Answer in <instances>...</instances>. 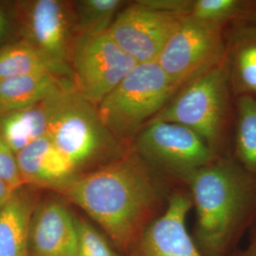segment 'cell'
Wrapping results in <instances>:
<instances>
[{
	"mask_svg": "<svg viewBox=\"0 0 256 256\" xmlns=\"http://www.w3.org/2000/svg\"><path fill=\"white\" fill-rule=\"evenodd\" d=\"M61 194L124 250L136 244L162 202L155 170L132 148L118 160L78 176Z\"/></svg>",
	"mask_w": 256,
	"mask_h": 256,
	"instance_id": "obj_1",
	"label": "cell"
},
{
	"mask_svg": "<svg viewBox=\"0 0 256 256\" xmlns=\"http://www.w3.org/2000/svg\"><path fill=\"white\" fill-rule=\"evenodd\" d=\"M196 210V239L204 256H223L256 223V176L234 158H216L185 178Z\"/></svg>",
	"mask_w": 256,
	"mask_h": 256,
	"instance_id": "obj_2",
	"label": "cell"
},
{
	"mask_svg": "<svg viewBox=\"0 0 256 256\" xmlns=\"http://www.w3.org/2000/svg\"><path fill=\"white\" fill-rule=\"evenodd\" d=\"M176 90L156 61L137 64L97 106V111L115 137L131 144L171 101Z\"/></svg>",
	"mask_w": 256,
	"mask_h": 256,
	"instance_id": "obj_3",
	"label": "cell"
},
{
	"mask_svg": "<svg viewBox=\"0 0 256 256\" xmlns=\"http://www.w3.org/2000/svg\"><path fill=\"white\" fill-rule=\"evenodd\" d=\"M81 176L118 160L131 148L104 126L97 106L75 90L48 133Z\"/></svg>",
	"mask_w": 256,
	"mask_h": 256,
	"instance_id": "obj_4",
	"label": "cell"
},
{
	"mask_svg": "<svg viewBox=\"0 0 256 256\" xmlns=\"http://www.w3.org/2000/svg\"><path fill=\"white\" fill-rule=\"evenodd\" d=\"M232 93L223 64L180 88L153 120L176 122L192 129L218 152L229 120Z\"/></svg>",
	"mask_w": 256,
	"mask_h": 256,
	"instance_id": "obj_5",
	"label": "cell"
},
{
	"mask_svg": "<svg viewBox=\"0 0 256 256\" xmlns=\"http://www.w3.org/2000/svg\"><path fill=\"white\" fill-rule=\"evenodd\" d=\"M131 148L154 170L162 169L184 178L218 158L216 152L192 129L165 120L150 122Z\"/></svg>",
	"mask_w": 256,
	"mask_h": 256,
	"instance_id": "obj_6",
	"label": "cell"
},
{
	"mask_svg": "<svg viewBox=\"0 0 256 256\" xmlns=\"http://www.w3.org/2000/svg\"><path fill=\"white\" fill-rule=\"evenodd\" d=\"M225 28L184 18L158 56V64L180 88L198 75L223 64Z\"/></svg>",
	"mask_w": 256,
	"mask_h": 256,
	"instance_id": "obj_7",
	"label": "cell"
},
{
	"mask_svg": "<svg viewBox=\"0 0 256 256\" xmlns=\"http://www.w3.org/2000/svg\"><path fill=\"white\" fill-rule=\"evenodd\" d=\"M108 32L75 37L70 66L77 92L98 106L135 66Z\"/></svg>",
	"mask_w": 256,
	"mask_h": 256,
	"instance_id": "obj_8",
	"label": "cell"
},
{
	"mask_svg": "<svg viewBox=\"0 0 256 256\" xmlns=\"http://www.w3.org/2000/svg\"><path fill=\"white\" fill-rule=\"evenodd\" d=\"M24 39L55 76L74 82L70 55L75 37L72 5L59 0L28 2L23 10Z\"/></svg>",
	"mask_w": 256,
	"mask_h": 256,
	"instance_id": "obj_9",
	"label": "cell"
},
{
	"mask_svg": "<svg viewBox=\"0 0 256 256\" xmlns=\"http://www.w3.org/2000/svg\"><path fill=\"white\" fill-rule=\"evenodd\" d=\"M184 18L156 0H138L120 12L108 32L137 64L155 62Z\"/></svg>",
	"mask_w": 256,
	"mask_h": 256,
	"instance_id": "obj_10",
	"label": "cell"
},
{
	"mask_svg": "<svg viewBox=\"0 0 256 256\" xmlns=\"http://www.w3.org/2000/svg\"><path fill=\"white\" fill-rule=\"evenodd\" d=\"M192 205L186 194H173L162 214L147 226L133 246L131 256H204L186 227Z\"/></svg>",
	"mask_w": 256,
	"mask_h": 256,
	"instance_id": "obj_11",
	"label": "cell"
},
{
	"mask_svg": "<svg viewBox=\"0 0 256 256\" xmlns=\"http://www.w3.org/2000/svg\"><path fill=\"white\" fill-rule=\"evenodd\" d=\"M77 216L64 202L46 198L36 204L28 225L30 256H76Z\"/></svg>",
	"mask_w": 256,
	"mask_h": 256,
	"instance_id": "obj_12",
	"label": "cell"
},
{
	"mask_svg": "<svg viewBox=\"0 0 256 256\" xmlns=\"http://www.w3.org/2000/svg\"><path fill=\"white\" fill-rule=\"evenodd\" d=\"M19 172L24 185L62 192L81 174L46 134L16 154Z\"/></svg>",
	"mask_w": 256,
	"mask_h": 256,
	"instance_id": "obj_13",
	"label": "cell"
},
{
	"mask_svg": "<svg viewBox=\"0 0 256 256\" xmlns=\"http://www.w3.org/2000/svg\"><path fill=\"white\" fill-rule=\"evenodd\" d=\"M229 27L225 32L223 66L232 96L256 99V20Z\"/></svg>",
	"mask_w": 256,
	"mask_h": 256,
	"instance_id": "obj_14",
	"label": "cell"
},
{
	"mask_svg": "<svg viewBox=\"0 0 256 256\" xmlns=\"http://www.w3.org/2000/svg\"><path fill=\"white\" fill-rule=\"evenodd\" d=\"M75 86L30 106L0 115V136L16 155L37 138L46 135Z\"/></svg>",
	"mask_w": 256,
	"mask_h": 256,
	"instance_id": "obj_15",
	"label": "cell"
},
{
	"mask_svg": "<svg viewBox=\"0 0 256 256\" xmlns=\"http://www.w3.org/2000/svg\"><path fill=\"white\" fill-rule=\"evenodd\" d=\"M72 86V81L50 72L0 80V115L25 108Z\"/></svg>",
	"mask_w": 256,
	"mask_h": 256,
	"instance_id": "obj_16",
	"label": "cell"
},
{
	"mask_svg": "<svg viewBox=\"0 0 256 256\" xmlns=\"http://www.w3.org/2000/svg\"><path fill=\"white\" fill-rule=\"evenodd\" d=\"M36 204L22 187L0 209V256H30L28 225Z\"/></svg>",
	"mask_w": 256,
	"mask_h": 256,
	"instance_id": "obj_17",
	"label": "cell"
},
{
	"mask_svg": "<svg viewBox=\"0 0 256 256\" xmlns=\"http://www.w3.org/2000/svg\"><path fill=\"white\" fill-rule=\"evenodd\" d=\"M234 160L256 176V99L239 97L234 110Z\"/></svg>",
	"mask_w": 256,
	"mask_h": 256,
	"instance_id": "obj_18",
	"label": "cell"
},
{
	"mask_svg": "<svg viewBox=\"0 0 256 256\" xmlns=\"http://www.w3.org/2000/svg\"><path fill=\"white\" fill-rule=\"evenodd\" d=\"M122 0H80L72 4L76 36H96L108 32L120 12L128 4Z\"/></svg>",
	"mask_w": 256,
	"mask_h": 256,
	"instance_id": "obj_19",
	"label": "cell"
},
{
	"mask_svg": "<svg viewBox=\"0 0 256 256\" xmlns=\"http://www.w3.org/2000/svg\"><path fill=\"white\" fill-rule=\"evenodd\" d=\"M188 16L227 28L236 22L256 20V1L192 0Z\"/></svg>",
	"mask_w": 256,
	"mask_h": 256,
	"instance_id": "obj_20",
	"label": "cell"
},
{
	"mask_svg": "<svg viewBox=\"0 0 256 256\" xmlns=\"http://www.w3.org/2000/svg\"><path fill=\"white\" fill-rule=\"evenodd\" d=\"M50 72L46 62L27 41L0 48V80L30 74Z\"/></svg>",
	"mask_w": 256,
	"mask_h": 256,
	"instance_id": "obj_21",
	"label": "cell"
},
{
	"mask_svg": "<svg viewBox=\"0 0 256 256\" xmlns=\"http://www.w3.org/2000/svg\"><path fill=\"white\" fill-rule=\"evenodd\" d=\"M78 245L76 256H118L99 230L77 216Z\"/></svg>",
	"mask_w": 256,
	"mask_h": 256,
	"instance_id": "obj_22",
	"label": "cell"
},
{
	"mask_svg": "<svg viewBox=\"0 0 256 256\" xmlns=\"http://www.w3.org/2000/svg\"><path fill=\"white\" fill-rule=\"evenodd\" d=\"M0 180L4 182L14 189L18 190L24 187L21 178L16 153L0 136Z\"/></svg>",
	"mask_w": 256,
	"mask_h": 256,
	"instance_id": "obj_23",
	"label": "cell"
},
{
	"mask_svg": "<svg viewBox=\"0 0 256 256\" xmlns=\"http://www.w3.org/2000/svg\"><path fill=\"white\" fill-rule=\"evenodd\" d=\"M16 189H14L9 184L0 180V209L9 202L10 198L16 192Z\"/></svg>",
	"mask_w": 256,
	"mask_h": 256,
	"instance_id": "obj_24",
	"label": "cell"
},
{
	"mask_svg": "<svg viewBox=\"0 0 256 256\" xmlns=\"http://www.w3.org/2000/svg\"><path fill=\"white\" fill-rule=\"evenodd\" d=\"M234 256H256V223L254 227V230L247 248L243 250H240L238 254Z\"/></svg>",
	"mask_w": 256,
	"mask_h": 256,
	"instance_id": "obj_25",
	"label": "cell"
},
{
	"mask_svg": "<svg viewBox=\"0 0 256 256\" xmlns=\"http://www.w3.org/2000/svg\"><path fill=\"white\" fill-rule=\"evenodd\" d=\"M9 19L5 10L0 6V42L8 36L9 32Z\"/></svg>",
	"mask_w": 256,
	"mask_h": 256,
	"instance_id": "obj_26",
	"label": "cell"
}]
</instances>
